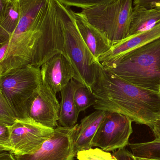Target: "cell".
I'll return each instance as SVG.
<instances>
[{
  "mask_svg": "<svg viewBox=\"0 0 160 160\" xmlns=\"http://www.w3.org/2000/svg\"><path fill=\"white\" fill-rule=\"evenodd\" d=\"M9 1H21V0H9Z\"/></svg>",
  "mask_w": 160,
  "mask_h": 160,
  "instance_id": "cell-33",
  "label": "cell"
},
{
  "mask_svg": "<svg viewBox=\"0 0 160 160\" xmlns=\"http://www.w3.org/2000/svg\"><path fill=\"white\" fill-rule=\"evenodd\" d=\"M135 158L136 160H159L155 159L147 158H136V157H135Z\"/></svg>",
  "mask_w": 160,
  "mask_h": 160,
  "instance_id": "cell-29",
  "label": "cell"
},
{
  "mask_svg": "<svg viewBox=\"0 0 160 160\" xmlns=\"http://www.w3.org/2000/svg\"><path fill=\"white\" fill-rule=\"evenodd\" d=\"M17 119L15 113L3 94L0 87V123L12 125Z\"/></svg>",
  "mask_w": 160,
  "mask_h": 160,
  "instance_id": "cell-20",
  "label": "cell"
},
{
  "mask_svg": "<svg viewBox=\"0 0 160 160\" xmlns=\"http://www.w3.org/2000/svg\"><path fill=\"white\" fill-rule=\"evenodd\" d=\"M40 73L42 83L56 94L75 78L73 68L62 53L55 54L43 64Z\"/></svg>",
  "mask_w": 160,
  "mask_h": 160,
  "instance_id": "cell-10",
  "label": "cell"
},
{
  "mask_svg": "<svg viewBox=\"0 0 160 160\" xmlns=\"http://www.w3.org/2000/svg\"><path fill=\"white\" fill-rule=\"evenodd\" d=\"M131 120L116 112H106L92 141V147L105 151L125 148L132 132Z\"/></svg>",
  "mask_w": 160,
  "mask_h": 160,
  "instance_id": "cell-7",
  "label": "cell"
},
{
  "mask_svg": "<svg viewBox=\"0 0 160 160\" xmlns=\"http://www.w3.org/2000/svg\"><path fill=\"white\" fill-rule=\"evenodd\" d=\"M160 38V22L152 29L128 37L112 45L98 59L101 64L112 62Z\"/></svg>",
  "mask_w": 160,
  "mask_h": 160,
  "instance_id": "cell-11",
  "label": "cell"
},
{
  "mask_svg": "<svg viewBox=\"0 0 160 160\" xmlns=\"http://www.w3.org/2000/svg\"><path fill=\"white\" fill-rule=\"evenodd\" d=\"M106 112L96 110L84 118L78 124L74 134V148L76 153L92 148V141L104 118Z\"/></svg>",
  "mask_w": 160,
  "mask_h": 160,
  "instance_id": "cell-13",
  "label": "cell"
},
{
  "mask_svg": "<svg viewBox=\"0 0 160 160\" xmlns=\"http://www.w3.org/2000/svg\"><path fill=\"white\" fill-rule=\"evenodd\" d=\"M154 133L155 139H160V110L158 113L151 129Z\"/></svg>",
  "mask_w": 160,
  "mask_h": 160,
  "instance_id": "cell-24",
  "label": "cell"
},
{
  "mask_svg": "<svg viewBox=\"0 0 160 160\" xmlns=\"http://www.w3.org/2000/svg\"><path fill=\"white\" fill-rule=\"evenodd\" d=\"M73 13L76 26L80 35L98 61L102 54L111 48L112 43L102 33L90 24L80 12L74 11Z\"/></svg>",
  "mask_w": 160,
  "mask_h": 160,
  "instance_id": "cell-12",
  "label": "cell"
},
{
  "mask_svg": "<svg viewBox=\"0 0 160 160\" xmlns=\"http://www.w3.org/2000/svg\"><path fill=\"white\" fill-rule=\"evenodd\" d=\"M158 93L160 95V84L158 88Z\"/></svg>",
  "mask_w": 160,
  "mask_h": 160,
  "instance_id": "cell-31",
  "label": "cell"
},
{
  "mask_svg": "<svg viewBox=\"0 0 160 160\" xmlns=\"http://www.w3.org/2000/svg\"><path fill=\"white\" fill-rule=\"evenodd\" d=\"M55 1L63 33V55L73 68L74 79L92 91L100 63L89 50L76 26L74 11Z\"/></svg>",
  "mask_w": 160,
  "mask_h": 160,
  "instance_id": "cell-3",
  "label": "cell"
},
{
  "mask_svg": "<svg viewBox=\"0 0 160 160\" xmlns=\"http://www.w3.org/2000/svg\"><path fill=\"white\" fill-rule=\"evenodd\" d=\"M160 2V0H133L134 6H140L147 8H151L155 4Z\"/></svg>",
  "mask_w": 160,
  "mask_h": 160,
  "instance_id": "cell-25",
  "label": "cell"
},
{
  "mask_svg": "<svg viewBox=\"0 0 160 160\" xmlns=\"http://www.w3.org/2000/svg\"><path fill=\"white\" fill-rule=\"evenodd\" d=\"M19 1L8 0L2 18L0 21V29L9 35L15 31L19 21Z\"/></svg>",
  "mask_w": 160,
  "mask_h": 160,
  "instance_id": "cell-16",
  "label": "cell"
},
{
  "mask_svg": "<svg viewBox=\"0 0 160 160\" xmlns=\"http://www.w3.org/2000/svg\"><path fill=\"white\" fill-rule=\"evenodd\" d=\"M6 152V151H2V150H0V154H1V153H2V152Z\"/></svg>",
  "mask_w": 160,
  "mask_h": 160,
  "instance_id": "cell-32",
  "label": "cell"
},
{
  "mask_svg": "<svg viewBox=\"0 0 160 160\" xmlns=\"http://www.w3.org/2000/svg\"><path fill=\"white\" fill-rule=\"evenodd\" d=\"M0 160H16L14 155L8 152H3L0 154Z\"/></svg>",
  "mask_w": 160,
  "mask_h": 160,
  "instance_id": "cell-27",
  "label": "cell"
},
{
  "mask_svg": "<svg viewBox=\"0 0 160 160\" xmlns=\"http://www.w3.org/2000/svg\"><path fill=\"white\" fill-rule=\"evenodd\" d=\"M152 8H158V9L160 10V2L155 4Z\"/></svg>",
  "mask_w": 160,
  "mask_h": 160,
  "instance_id": "cell-30",
  "label": "cell"
},
{
  "mask_svg": "<svg viewBox=\"0 0 160 160\" xmlns=\"http://www.w3.org/2000/svg\"><path fill=\"white\" fill-rule=\"evenodd\" d=\"M68 7L74 6L82 9L112 2L116 0H56Z\"/></svg>",
  "mask_w": 160,
  "mask_h": 160,
  "instance_id": "cell-21",
  "label": "cell"
},
{
  "mask_svg": "<svg viewBox=\"0 0 160 160\" xmlns=\"http://www.w3.org/2000/svg\"><path fill=\"white\" fill-rule=\"evenodd\" d=\"M132 3V0H116L109 3L82 9L79 12L112 45L128 36Z\"/></svg>",
  "mask_w": 160,
  "mask_h": 160,
  "instance_id": "cell-5",
  "label": "cell"
},
{
  "mask_svg": "<svg viewBox=\"0 0 160 160\" xmlns=\"http://www.w3.org/2000/svg\"><path fill=\"white\" fill-rule=\"evenodd\" d=\"M42 83L40 68L25 65L0 75V87L18 119L27 118L30 101Z\"/></svg>",
  "mask_w": 160,
  "mask_h": 160,
  "instance_id": "cell-4",
  "label": "cell"
},
{
  "mask_svg": "<svg viewBox=\"0 0 160 160\" xmlns=\"http://www.w3.org/2000/svg\"><path fill=\"white\" fill-rule=\"evenodd\" d=\"M8 128L13 154L18 156L35 152L54 133V129L42 126L30 118H17Z\"/></svg>",
  "mask_w": 160,
  "mask_h": 160,
  "instance_id": "cell-6",
  "label": "cell"
},
{
  "mask_svg": "<svg viewBox=\"0 0 160 160\" xmlns=\"http://www.w3.org/2000/svg\"><path fill=\"white\" fill-rule=\"evenodd\" d=\"M160 22L159 9L134 6L128 37L150 30Z\"/></svg>",
  "mask_w": 160,
  "mask_h": 160,
  "instance_id": "cell-15",
  "label": "cell"
},
{
  "mask_svg": "<svg viewBox=\"0 0 160 160\" xmlns=\"http://www.w3.org/2000/svg\"><path fill=\"white\" fill-rule=\"evenodd\" d=\"M112 155L118 160H136L132 152L122 148L113 152Z\"/></svg>",
  "mask_w": 160,
  "mask_h": 160,
  "instance_id": "cell-23",
  "label": "cell"
},
{
  "mask_svg": "<svg viewBox=\"0 0 160 160\" xmlns=\"http://www.w3.org/2000/svg\"><path fill=\"white\" fill-rule=\"evenodd\" d=\"M56 95L42 82L29 103L28 117L47 128H56L60 110Z\"/></svg>",
  "mask_w": 160,
  "mask_h": 160,
  "instance_id": "cell-9",
  "label": "cell"
},
{
  "mask_svg": "<svg viewBox=\"0 0 160 160\" xmlns=\"http://www.w3.org/2000/svg\"><path fill=\"white\" fill-rule=\"evenodd\" d=\"M8 0H0V21L2 18Z\"/></svg>",
  "mask_w": 160,
  "mask_h": 160,
  "instance_id": "cell-28",
  "label": "cell"
},
{
  "mask_svg": "<svg viewBox=\"0 0 160 160\" xmlns=\"http://www.w3.org/2000/svg\"><path fill=\"white\" fill-rule=\"evenodd\" d=\"M78 160H118L110 153L99 148H90L77 154Z\"/></svg>",
  "mask_w": 160,
  "mask_h": 160,
  "instance_id": "cell-19",
  "label": "cell"
},
{
  "mask_svg": "<svg viewBox=\"0 0 160 160\" xmlns=\"http://www.w3.org/2000/svg\"><path fill=\"white\" fill-rule=\"evenodd\" d=\"M74 100L78 112L80 113L93 106L96 98L92 91L78 82L74 93Z\"/></svg>",
  "mask_w": 160,
  "mask_h": 160,
  "instance_id": "cell-18",
  "label": "cell"
},
{
  "mask_svg": "<svg viewBox=\"0 0 160 160\" xmlns=\"http://www.w3.org/2000/svg\"><path fill=\"white\" fill-rule=\"evenodd\" d=\"M132 155L136 158L160 160V139L150 142L129 143Z\"/></svg>",
  "mask_w": 160,
  "mask_h": 160,
  "instance_id": "cell-17",
  "label": "cell"
},
{
  "mask_svg": "<svg viewBox=\"0 0 160 160\" xmlns=\"http://www.w3.org/2000/svg\"><path fill=\"white\" fill-rule=\"evenodd\" d=\"M78 124L70 128L58 126L52 136L37 151L28 155H14L16 160H73L77 155L74 134Z\"/></svg>",
  "mask_w": 160,
  "mask_h": 160,
  "instance_id": "cell-8",
  "label": "cell"
},
{
  "mask_svg": "<svg viewBox=\"0 0 160 160\" xmlns=\"http://www.w3.org/2000/svg\"><path fill=\"white\" fill-rule=\"evenodd\" d=\"M10 35L0 29V48L9 40Z\"/></svg>",
  "mask_w": 160,
  "mask_h": 160,
  "instance_id": "cell-26",
  "label": "cell"
},
{
  "mask_svg": "<svg viewBox=\"0 0 160 160\" xmlns=\"http://www.w3.org/2000/svg\"><path fill=\"white\" fill-rule=\"evenodd\" d=\"M96 110L121 114L132 122L152 128L160 110L157 91L133 84L105 71L101 64L92 88Z\"/></svg>",
  "mask_w": 160,
  "mask_h": 160,
  "instance_id": "cell-1",
  "label": "cell"
},
{
  "mask_svg": "<svg viewBox=\"0 0 160 160\" xmlns=\"http://www.w3.org/2000/svg\"><path fill=\"white\" fill-rule=\"evenodd\" d=\"M78 82L72 79L61 91V100L58 123L65 128L74 127L77 124L80 113L75 104L74 93Z\"/></svg>",
  "mask_w": 160,
  "mask_h": 160,
  "instance_id": "cell-14",
  "label": "cell"
},
{
  "mask_svg": "<svg viewBox=\"0 0 160 160\" xmlns=\"http://www.w3.org/2000/svg\"><path fill=\"white\" fill-rule=\"evenodd\" d=\"M101 65L109 73L158 92L160 84V38L112 62Z\"/></svg>",
  "mask_w": 160,
  "mask_h": 160,
  "instance_id": "cell-2",
  "label": "cell"
},
{
  "mask_svg": "<svg viewBox=\"0 0 160 160\" xmlns=\"http://www.w3.org/2000/svg\"><path fill=\"white\" fill-rule=\"evenodd\" d=\"M0 150L13 154L8 126L0 123Z\"/></svg>",
  "mask_w": 160,
  "mask_h": 160,
  "instance_id": "cell-22",
  "label": "cell"
}]
</instances>
